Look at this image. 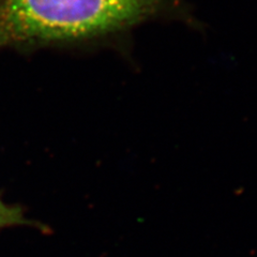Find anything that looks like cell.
<instances>
[{"label": "cell", "instance_id": "6da1fadb", "mask_svg": "<svg viewBox=\"0 0 257 257\" xmlns=\"http://www.w3.org/2000/svg\"><path fill=\"white\" fill-rule=\"evenodd\" d=\"M166 0H0V48L114 34L154 18Z\"/></svg>", "mask_w": 257, "mask_h": 257}, {"label": "cell", "instance_id": "7a4b0ae2", "mask_svg": "<svg viewBox=\"0 0 257 257\" xmlns=\"http://www.w3.org/2000/svg\"><path fill=\"white\" fill-rule=\"evenodd\" d=\"M32 224L28 221L20 207L5 204L0 199V228Z\"/></svg>", "mask_w": 257, "mask_h": 257}]
</instances>
